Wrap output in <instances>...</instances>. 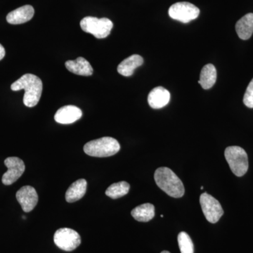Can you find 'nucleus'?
Listing matches in <instances>:
<instances>
[{
  "label": "nucleus",
  "instance_id": "nucleus-1",
  "mask_svg": "<svg viewBox=\"0 0 253 253\" xmlns=\"http://www.w3.org/2000/svg\"><path fill=\"white\" fill-rule=\"evenodd\" d=\"M42 82L41 78L35 75L27 73L23 75L18 81L14 82L11 86V90L25 91L23 104L27 107L36 106L41 99L42 92Z\"/></svg>",
  "mask_w": 253,
  "mask_h": 253
},
{
  "label": "nucleus",
  "instance_id": "nucleus-2",
  "mask_svg": "<svg viewBox=\"0 0 253 253\" xmlns=\"http://www.w3.org/2000/svg\"><path fill=\"white\" fill-rule=\"evenodd\" d=\"M154 179L158 187L171 197L181 198L185 193L182 181L169 168H158L155 172Z\"/></svg>",
  "mask_w": 253,
  "mask_h": 253
},
{
  "label": "nucleus",
  "instance_id": "nucleus-3",
  "mask_svg": "<svg viewBox=\"0 0 253 253\" xmlns=\"http://www.w3.org/2000/svg\"><path fill=\"white\" fill-rule=\"evenodd\" d=\"M86 154L93 157L104 158L117 154L121 146L116 139L109 136L89 141L84 146Z\"/></svg>",
  "mask_w": 253,
  "mask_h": 253
},
{
  "label": "nucleus",
  "instance_id": "nucleus-4",
  "mask_svg": "<svg viewBox=\"0 0 253 253\" xmlns=\"http://www.w3.org/2000/svg\"><path fill=\"white\" fill-rule=\"evenodd\" d=\"M224 156L231 170L237 176H244L249 169V158L246 151L240 146L226 148Z\"/></svg>",
  "mask_w": 253,
  "mask_h": 253
},
{
  "label": "nucleus",
  "instance_id": "nucleus-5",
  "mask_svg": "<svg viewBox=\"0 0 253 253\" xmlns=\"http://www.w3.org/2000/svg\"><path fill=\"white\" fill-rule=\"evenodd\" d=\"M81 27L83 31L93 35L97 39H104L107 38L112 31L113 23L107 18L86 16L82 19Z\"/></svg>",
  "mask_w": 253,
  "mask_h": 253
},
{
  "label": "nucleus",
  "instance_id": "nucleus-6",
  "mask_svg": "<svg viewBox=\"0 0 253 253\" xmlns=\"http://www.w3.org/2000/svg\"><path fill=\"white\" fill-rule=\"evenodd\" d=\"M168 14L172 19L187 23L199 17L200 9L191 3L181 1L172 4L168 10Z\"/></svg>",
  "mask_w": 253,
  "mask_h": 253
},
{
  "label": "nucleus",
  "instance_id": "nucleus-7",
  "mask_svg": "<svg viewBox=\"0 0 253 253\" xmlns=\"http://www.w3.org/2000/svg\"><path fill=\"white\" fill-rule=\"evenodd\" d=\"M54 241L58 248L68 252L74 251L81 244V236L77 231L69 228L58 229L55 232Z\"/></svg>",
  "mask_w": 253,
  "mask_h": 253
},
{
  "label": "nucleus",
  "instance_id": "nucleus-8",
  "mask_svg": "<svg viewBox=\"0 0 253 253\" xmlns=\"http://www.w3.org/2000/svg\"><path fill=\"white\" fill-rule=\"evenodd\" d=\"M200 204L206 219L212 224L217 223L224 214L219 201L207 193L201 195Z\"/></svg>",
  "mask_w": 253,
  "mask_h": 253
},
{
  "label": "nucleus",
  "instance_id": "nucleus-9",
  "mask_svg": "<svg viewBox=\"0 0 253 253\" xmlns=\"http://www.w3.org/2000/svg\"><path fill=\"white\" fill-rule=\"evenodd\" d=\"M7 171L3 174L2 181L4 185H11L22 176L26 166L22 160L18 157H9L4 161Z\"/></svg>",
  "mask_w": 253,
  "mask_h": 253
},
{
  "label": "nucleus",
  "instance_id": "nucleus-10",
  "mask_svg": "<svg viewBox=\"0 0 253 253\" xmlns=\"http://www.w3.org/2000/svg\"><path fill=\"white\" fill-rule=\"evenodd\" d=\"M16 199L25 212L33 211L38 202L36 190L31 186H24L16 193Z\"/></svg>",
  "mask_w": 253,
  "mask_h": 253
},
{
  "label": "nucleus",
  "instance_id": "nucleus-11",
  "mask_svg": "<svg viewBox=\"0 0 253 253\" xmlns=\"http://www.w3.org/2000/svg\"><path fill=\"white\" fill-rule=\"evenodd\" d=\"M83 112L81 109L75 106H65L58 110L54 116L56 122L60 124H72L81 119Z\"/></svg>",
  "mask_w": 253,
  "mask_h": 253
},
{
  "label": "nucleus",
  "instance_id": "nucleus-12",
  "mask_svg": "<svg viewBox=\"0 0 253 253\" xmlns=\"http://www.w3.org/2000/svg\"><path fill=\"white\" fill-rule=\"evenodd\" d=\"M170 99V93L163 86L154 88L148 96V102L152 109H159L168 104Z\"/></svg>",
  "mask_w": 253,
  "mask_h": 253
},
{
  "label": "nucleus",
  "instance_id": "nucleus-13",
  "mask_svg": "<svg viewBox=\"0 0 253 253\" xmlns=\"http://www.w3.org/2000/svg\"><path fill=\"white\" fill-rule=\"evenodd\" d=\"M34 14V8L31 5H25L8 14L6 21L10 24H22L31 21Z\"/></svg>",
  "mask_w": 253,
  "mask_h": 253
},
{
  "label": "nucleus",
  "instance_id": "nucleus-14",
  "mask_svg": "<svg viewBox=\"0 0 253 253\" xmlns=\"http://www.w3.org/2000/svg\"><path fill=\"white\" fill-rule=\"evenodd\" d=\"M65 65L70 72L78 76H90L93 74V68L90 63L84 58L78 57L73 61H67Z\"/></svg>",
  "mask_w": 253,
  "mask_h": 253
},
{
  "label": "nucleus",
  "instance_id": "nucleus-15",
  "mask_svg": "<svg viewBox=\"0 0 253 253\" xmlns=\"http://www.w3.org/2000/svg\"><path fill=\"white\" fill-rule=\"evenodd\" d=\"M144 63V59L138 54L131 55L123 60L118 66V72L126 77L132 76L134 70Z\"/></svg>",
  "mask_w": 253,
  "mask_h": 253
},
{
  "label": "nucleus",
  "instance_id": "nucleus-16",
  "mask_svg": "<svg viewBox=\"0 0 253 253\" xmlns=\"http://www.w3.org/2000/svg\"><path fill=\"white\" fill-rule=\"evenodd\" d=\"M236 31L241 40L247 41L253 33V14L245 15L236 24Z\"/></svg>",
  "mask_w": 253,
  "mask_h": 253
},
{
  "label": "nucleus",
  "instance_id": "nucleus-17",
  "mask_svg": "<svg viewBox=\"0 0 253 253\" xmlns=\"http://www.w3.org/2000/svg\"><path fill=\"white\" fill-rule=\"evenodd\" d=\"M87 183L84 179H78L73 183L66 193V200L68 203H74L81 199L85 194Z\"/></svg>",
  "mask_w": 253,
  "mask_h": 253
},
{
  "label": "nucleus",
  "instance_id": "nucleus-18",
  "mask_svg": "<svg viewBox=\"0 0 253 253\" xmlns=\"http://www.w3.org/2000/svg\"><path fill=\"white\" fill-rule=\"evenodd\" d=\"M217 81V70L212 64H207L201 70L199 83L204 89L212 87Z\"/></svg>",
  "mask_w": 253,
  "mask_h": 253
},
{
  "label": "nucleus",
  "instance_id": "nucleus-19",
  "mask_svg": "<svg viewBox=\"0 0 253 253\" xmlns=\"http://www.w3.org/2000/svg\"><path fill=\"white\" fill-rule=\"evenodd\" d=\"M131 214L136 221L147 222L154 217V206L151 204L140 205L131 211Z\"/></svg>",
  "mask_w": 253,
  "mask_h": 253
},
{
  "label": "nucleus",
  "instance_id": "nucleus-20",
  "mask_svg": "<svg viewBox=\"0 0 253 253\" xmlns=\"http://www.w3.org/2000/svg\"><path fill=\"white\" fill-rule=\"evenodd\" d=\"M130 186L126 181L115 183L106 189V195L113 199H117L129 193Z\"/></svg>",
  "mask_w": 253,
  "mask_h": 253
},
{
  "label": "nucleus",
  "instance_id": "nucleus-21",
  "mask_svg": "<svg viewBox=\"0 0 253 253\" xmlns=\"http://www.w3.org/2000/svg\"><path fill=\"white\" fill-rule=\"evenodd\" d=\"M177 239L181 253H194V244L187 233L181 231Z\"/></svg>",
  "mask_w": 253,
  "mask_h": 253
},
{
  "label": "nucleus",
  "instance_id": "nucleus-22",
  "mask_svg": "<svg viewBox=\"0 0 253 253\" xmlns=\"http://www.w3.org/2000/svg\"><path fill=\"white\" fill-rule=\"evenodd\" d=\"M244 104L250 109H253V78L249 83L244 97Z\"/></svg>",
  "mask_w": 253,
  "mask_h": 253
},
{
  "label": "nucleus",
  "instance_id": "nucleus-23",
  "mask_svg": "<svg viewBox=\"0 0 253 253\" xmlns=\"http://www.w3.org/2000/svg\"><path fill=\"white\" fill-rule=\"evenodd\" d=\"M5 54H6V52H5L4 46L0 44V61H1V59H4Z\"/></svg>",
  "mask_w": 253,
  "mask_h": 253
},
{
  "label": "nucleus",
  "instance_id": "nucleus-24",
  "mask_svg": "<svg viewBox=\"0 0 253 253\" xmlns=\"http://www.w3.org/2000/svg\"><path fill=\"white\" fill-rule=\"evenodd\" d=\"M161 253H170L168 252V251H163V252H161Z\"/></svg>",
  "mask_w": 253,
  "mask_h": 253
},
{
  "label": "nucleus",
  "instance_id": "nucleus-25",
  "mask_svg": "<svg viewBox=\"0 0 253 253\" xmlns=\"http://www.w3.org/2000/svg\"><path fill=\"white\" fill-rule=\"evenodd\" d=\"M204 189V186H201V189H202V190H203V189Z\"/></svg>",
  "mask_w": 253,
  "mask_h": 253
}]
</instances>
